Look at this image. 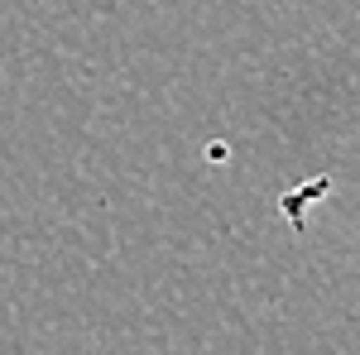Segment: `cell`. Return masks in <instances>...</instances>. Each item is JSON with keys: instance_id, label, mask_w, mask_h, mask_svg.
<instances>
[]
</instances>
